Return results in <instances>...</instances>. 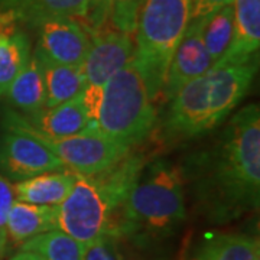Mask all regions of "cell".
Listing matches in <instances>:
<instances>
[{"label": "cell", "mask_w": 260, "mask_h": 260, "mask_svg": "<svg viewBox=\"0 0 260 260\" xmlns=\"http://www.w3.org/2000/svg\"><path fill=\"white\" fill-rule=\"evenodd\" d=\"M188 174L208 213L233 218L259 205L260 112L250 104L237 112L208 150L195 155Z\"/></svg>", "instance_id": "1"}, {"label": "cell", "mask_w": 260, "mask_h": 260, "mask_svg": "<svg viewBox=\"0 0 260 260\" xmlns=\"http://www.w3.org/2000/svg\"><path fill=\"white\" fill-rule=\"evenodd\" d=\"M146 165L148 156L132 148L102 172L75 174L70 194L56 205L58 230L83 244L102 237L113 239L117 213Z\"/></svg>", "instance_id": "2"}, {"label": "cell", "mask_w": 260, "mask_h": 260, "mask_svg": "<svg viewBox=\"0 0 260 260\" xmlns=\"http://www.w3.org/2000/svg\"><path fill=\"white\" fill-rule=\"evenodd\" d=\"M256 70L254 61L214 65L184 85L169 100V109L159 127L162 139L178 143L217 127L244 99Z\"/></svg>", "instance_id": "3"}, {"label": "cell", "mask_w": 260, "mask_h": 260, "mask_svg": "<svg viewBox=\"0 0 260 260\" xmlns=\"http://www.w3.org/2000/svg\"><path fill=\"white\" fill-rule=\"evenodd\" d=\"M184 185L182 168L169 160L146 165L117 213L113 240H150L175 232L185 220Z\"/></svg>", "instance_id": "4"}, {"label": "cell", "mask_w": 260, "mask_h": 260, "mask_svg": "<svg viewBox=\"0 0 260 260\" xmlns=\"http://www.w3.org/2000/svg\"><path fill=\"white\" fill-rule=\"evenodd\" d=\"M155 102L145 70L133 55L104 85L95 127L109 139L135 148L156 127Z\"/></svg>", "instance_id": "5"}, {"label": "cell", "mask_w": 260, "mask_h": 260, "mask_svg": "<svg viewBox=\"0 0 260 260\" xmlns=\"http://www.w3.org/2000/svg\"><path fill=\"white\" fill-rule=\"evenodd\" d=\"M191 22V0H142L135 30V52L152 94L162 95L168 67Z\"/></svg>", "instance_id": "6"}, {"label": "cell", "mask_w": 260, "mask_h": 260, "mask_svg": "<svg viewBox=\"0 0 260 260\" xmlns=\"http://www.w3.org/2000/svg\"><path fill=\"white\" fill-rule=\"evenodd\" d=\"M3 124L23 130L38 139L59 159L68 171L80 175H94L116 164L130 149L121 143L109 139L99 130H90L70 138H48L28 127L20 114L13 110H6Z\"/></svg>", "instance_id": "7"}, {"label": "cell", "mask_w": 260, "mask_h": 260, "mask_svg": "<svg viewBox=\"0 0 260 260\" xmlns=\"http://www.w3.org/2000/svg\"><path fill=\"white\" fill-rule=\"evenodd\" d=\"M0 171L8 178L22 181L45 172L68 169L34 136L3 124L0 136Z\"/></svg>", "instance_id": "8"}, {"label": "cell", "mask_w": 260, "mask_h": 260, "mask_svg": "<svg viewBox=\"0 0 260 260\" xmlns=\"http://www.w3.org/2000/svg\"><path fill=\"white\" fill-rule=\"evenodd\" d=\"M133 52L135 41L126 34L116 30L94 34L81 64L85 87L104 90L107 81L129 62Z\"/></svg>", "instance_id": "9"}, {"label": "cell", "mask_w": 260, "mask_h": 260, "mask_svg": "<svg viewBox=\"0 0 260 260\" xmlns=\"http://www.w3.org/2000/svg\"><path fill=\"white\" fill-rule=\"evenodd\" d=\"M38 54L56 64L81 67L91 38L77 19H48L38 25Z\"/></svg>", "instance_id": "10"}, {"label": "cell", "mask_w": 260, "mask_h": 260, "mask_svg": "<svg viewBox=\"0 0 260 260\" xmlns=\"http://www.w3.org/2000/svg\"><path fill=\"white\" fill-rule=\"evenodd\" d=\"M204 19V18H203ZM203 19L191 20L168 67L162 97L169 102L189 81L211 70L213 61L203 41Z\"/></svg>", "instance_id": "11"}, {"label": "cell", "mask_w": 260, "mask_h": 260, "mask_svg": "<svg viewBox=\"0 0 260 260\" xmlns=\"http://www.w3.org/2000/svg\"><path fill=\"white\" fill-rule=\"evenodd\" d=\"M20 119L32 130L55 139L97 130L87 114L81 95L29 116L20 114Z\"/></svg>", "instance_id": "12"}, {"label": "cell", "mask_w": 260, "mask_h": 260, "mask_svg": "<svg viewBox=\"0 0 260 260\" xmlns=\"http://www.w3.org/2000/svg\"><path fill=\"white\" fill-rule=\"evenodd\" d=\"M233 41L215 65L254 61L260 45V0H233Z\"/></svg>", "instance_id": "13"}, {"label": "cell", "mask_w": 260, "mask_h": 260, "mask_svg": "<svg viewBox=\"0 0 260 260\" xmlns=\"http://www.w3.org/2000/svg\"><path fill=\"white\" fill-rule=\"evenodd\" d=\"M142 0H87L85 12L78 22L90 38L103 30H116L135 37Z\"/></svg>", "instance_id": "14"}, {"label": "cell", "mask_w": 260, "mask_h": 260, "mask_svg": "<svg viewBox=\"0 0 260 260\" xmlns=\"http://www.w3.org/2000/svg\"><path fill=\"white\" fill-rule=\"evenodd\" d=\"M260 256L259 240L244 234H213L186 247L181 260H254Z\"/></svg>", "instance_id": "15"}, {"label": "cell", "mask_w": 260, "mask_h": 260, "mask_svg": "<svg viewBox=\"0 0 260 260\" xmlns=\"http://www.w3.org/2000/svg\"><path fill=\"white\" fill-rule=\"evenodd\" d=\"M87 0H0V12L9 13L19 25L37 28L48 19L81 18Z\"/></svg>", "instance_id": "16"}, {"label": "cell", "mask_w": 260, "mask_h": 260, "mask_svg": "<svg viewBox=\"0 0 260 260\" xmlns=\"http://www.w3.org/2000/svg\"><path fill=\"white\" fill-rule=\"evenodd\" d=\"M30 41L9 13L0 12V91H6L30 58Z\"/></svg>", "instance_id": "17"}, {"label": "cell", "mask_w": 260, "mask_h": 260, "mask_svg": "<svg viewBox=\"0 0 260 260\" xmlns=\"http://www.w3.org/2000/svg\"><path fill=\"white\" fill-rule=\"evenodd\" d=\"M58 230L56 205H37L13 201L8 215V240L20 247L42 233Z\"/></svg>", "instance_id": "18"}, {"label": "cell", "mask_w": 260, "mask_h": 260, "mask_svg": "<svg viewBox=\"0 0 260 260\" xmlns=\"http://www.w3.org/2000/svg\"><path fill=\"white\" fill-rule=\"evenodd\" d=\"M75 182L71 171L45 172L37 177L18 181L13 185L16 201L37 205H59L70 194Z\"/></svg>", "instance_id": "19"}, {"label": "cell", "mask_w": 260, "mask_h": 260, "mask_svg": "<svg viewBox=\"0 0 260 260\" xmlns=\"http://www.w3.org/2000/svg\"><path fill=\"white\" fill-rule=\"evenodd\" d=\"M6 94L12 106L20 110V114L29 116L45 109V83L42 77L41 62L35 54L30 55L28 64L9 84V87L6 88Z\"/></svg>", "instance_id": "20"}, {"label": "cell", "mask_w": 260, "mask_h": 260, "mask_svg": "<svg viewBox=\"0 0 260 260\" xmlns=\"http://www.w3.org/2000/svg\"><path fill=\"white\" fill-rule=\"evenodd\" d=\"M34 54L38 56L42 68V77H44L45 93H47L45 109L70 102L83 94L85 88V80L81 67L56 64L38 54L37 51Z\"/></svg>", "instance_id": "21"}, {"label": "cell", "mask_w": 260, "mask_h": 260, "mask_svg": "<svg viewBox=\"0 0 260 260\" xmlns=\"http://www.w3.org/2000/svg\"><path fill=\"white\" fill-rule=\"evenodd\" d=\"M233 20L234 10L233 3H229L210 16L203 19V41L211 56L213 67L225 55L233 41Z\"/></svg>", "instance_id": "22"}, {"label": "cell", "mask_w": 260, "mask_h": 260, "mask_svg": "<svg viewBox=\"0 0 260 260\" xmlns=\"http://www.w3.org/2000/svg\"><path fill=\"white\" fill-rule=\"evenodd\" d=\"M20 250L34 251L45 260H83L84 244L61 230H52L29 239Z\"/></svg>", "instance_id": "23"}, {"label": "cell", "mask_w": 260, "mask_h": 260, "mask_svg": "<svg viewBox=\"0 0 260 260\" xmlns=\"http://www.w3.org/2000/svg\"><path fill=\"white\" fill-rule=\"evenodd\" d=\"M13 201V185L8 181V178L0 175V259L8 250V215Z\"/></svg>", "instance_id": "24"}, {"label": "cell", "mask_w": 260, "mask_h": 260, "mask_svg": "<svg viewBox=\"0 0 260 260\" xmlns=\"http://www.w3.org/2000/svg\"><path fill=\"white\" fill-rule=\"evenodd\" d=\"M113 242L110 237H102L84 244L83 260H114Z\"/></svg>", "instance_id": "25"}, {"label": "cell", "mask_w": 260, "mask_h": 260, "mask_svg": "<svg viewBox=\"0 0 260 260\" xmlns=\"http://www.w3.org/2000/svg\"><path fill=\"white\" fill-rule=\"evenodd\" d=\"M229 3L233 0H191V20L207 18Z\"/></svg>", "instance_id": "26"}, {"label": "cell", "mask_w": 260, "mask_h": 260, "mask_svg": "<svg viewBox=\"0 0 260 260\" xmlns=\"http://www.w3.org/2000/svg\"><path fill=\"white\" fill-rule=\"evenodd\" d=\"M10 260H45L42 256H39L34 251H26V250H20L19 253H16L15 256H12Z\"/></svg>", "instance_id": "27"}, {"label": "cell", "mask_w": 260, "mask_h": 260, "mask_svg": "<svg viewBox=\"0 0 260 260\" xmlns=\"http://www.w3.org/2000/svg\"><path fill=\"white\" fill-rule=\"evenodd\" d=\"M254 260H260V259H259V256H257V257H256V259H254Z\"/></svg>", "instance_id": "28"}]
</instances>
